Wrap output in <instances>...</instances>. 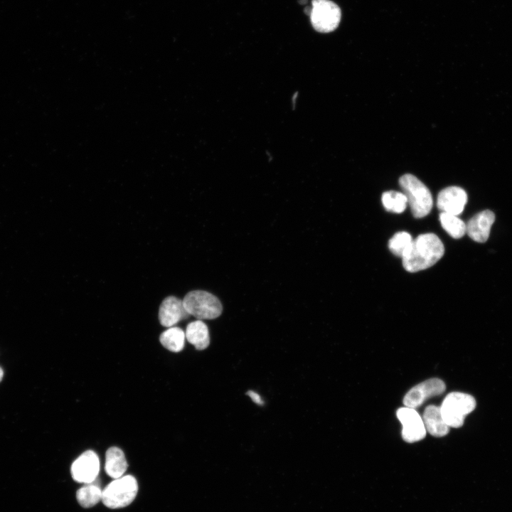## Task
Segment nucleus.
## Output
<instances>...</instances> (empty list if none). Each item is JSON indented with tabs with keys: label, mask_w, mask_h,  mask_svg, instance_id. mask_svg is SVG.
I'll return each mask as SVG.
<instances>
[{
	"label": "nucleus",
	"mask_w": 512,
	"mask_h": 512,
	"mask_svg": "<svg viewBox=\"0 0 512 512\" xmlns=\"http://www.w3.org/2000/svg\"><path fill=\"white\" fill-rule=\"evenodd\" d=\"M444 253L441 240L434 233H424L412 240L402 257V266L410 272L427 269L437 263Z\"/></svg>",
	"instance_id": "1"
},
{
	"label": "nucleus",
	"mask_w": 512,
	"mask_h": 512,
	"mask_svg": "<svg viewBox=\"0 0 512 512\" xmlns=\"http://www.w3.org/2000/svg\"><path fill=\"white\" fill-rule=\"evenodd\" d=\"M399 184L407 198L413 216L416 218L427 216L433 206L429 188L416 176L410 174L402 176Z\"/></svg>",
	"instance_id": "2"
},
{
	"label": "nucleus",
	"mask_w": 512,
	"mask_h": 512,
	"mask_svg": "<svg viewBox=\"0 0 512 512\" xmlns=\"http://www.w3.org/2000/svg\"><path fill=\"white\" fill-rule=\"evenodd\" d=\"M138 484L132 475L115 479L102 491V501L110 508H119L127 506L136 498Z\"/></svg>",
	"instance_id": "3"
},
{
	"label": "nucleus",
	"mask_w": 512,
	"mask_h": 512,
	"mask_svg": "<svg viewBox=\"0 0 512 512\" xmlns=\"http://www.w3.org/2000/svg\"><path fill=\"white\" fill-rule=\"evenodd\" d=\"M182 302L186 312L199 320L216 319L223 311L218 298L206 291L189 292L184 297Z\"/></svg>",
	"instance_id": "4"
},
{
	"label": "nucleus",
	"mask_w": 512,
	"mask_h": 512,
	"mask_svg": "<svg viewBox=\"0 0 512 512\" xmlns=\"http://www.w3.org/2000/svg\"><path fill=\"white\" fill-rule=\"evenodd\" d=\"M476 404L471 395L452 392L445 397L440 406L442 417L449 427H460L464 417L474 410Z\"/></svg>",
	"instance_id": "5"
},
{
	"label": "nucleus",
	"mask_w": 512,
	"mask_h": 512,
	"mask_svg": "<svg viewBox=\"0 0 512 512\" xmlns=\"http://www.w3.org/2000/svg\"><path fill=\"white\" fill-rule=\"evenodd\" d=\"M309 16L315 30L329 33L338 27L341 14L339 7L330 0H313Z\"/></svg>",
	"instance_id": "6"
},
{
	"label": "nucleus",
	"mask_w": 512,
	"mask_h": 512,
	"mask_svg": "<svg viewBox=\"0 0 512 512\" xmlns=\"http://www.w3.org/2000/svg\"><path fill=\"white\" fill-rule=\"evenodd\" d=\"M396 415L402 425V437L405 442L412 443L425 438L427 431L422 418L415 408L400 407Z\"/></svg>",
	"instance_id": "7"
},
{
	"label": "nucleus",
	"mask_w": 512,
	"mask_h": 512,
	"mask_svg": "<svg viewBox=\"0 0 512 512\" xmlns=\"http://www.w3.org/2000/svg\"><path fill=\"white\" fill-rule=\"evenodd\" d=\"M445 388V384L441 379H428L412 388L405 395L403 403L406 407L415 409L428 398L443 393Z\"/></svg>",
	"instance_id": "8"
},
{
	"label": "nucleus",
	"mask_w": 512,
	"mask_h": 512,
	"mask_svg": "<svg viewBox=\"0 0 512 512\" xmlns=\"http://www.w3.org/2000/svg\"><path fill=\"white\" fill-rule=\"evenodd\" d=\"M100 471V460L92 450L80 455L72 464L70 472L73 479L78 483L89 484L96 480Z\"/></svg>",
	"instance_id": "9"
},
{
	"label": "nucleus",
	"mask_w": 512,
	"mask_h": 512,
	"mask_svg": "<svg viewBox=\"0 0 512 512\" xmlns=\"http://www.w3.org/2000/svg\"><path fill=\"white\" fill-rule=\"evenodd\" d=\"M466 202L467 195L463 188L449 186L438 193L437 206L443 213L459 215L463 212Z\"/></svg>",
	"instance_id": "10"
},
{
	"label": "nucleus",
	"mask_w": 512,
	"mask_h": 512,
	"mask_svg": "<svg viewBox=\"0 0 512 512\" xmlns=\"http://www.w3.org/2000/svg\"><path fill=\"white\" fill-rule=\"evenodd\" d=\"M494 220L495 215L491 210H482L474 215L466 224V233L473 240L485 242L489 238Z\"/></svg>",
	"instance_id": "11"
},
{
	"label": "nucleus",
	"mask_w": 512,
	"mask_h": 512,
	"mask_svg": "<svg viewBox=\"0 0 512 512\" xmlns=\"http://www.w3.org/2000/svg\"><path fill=\"white\" fill-rule=\"evenodd\" d=\"M189 316L183 307L182 300L174 296L166 297L159 306V321L165 327H171Z\"/></svg>",
	"instance_id": "12"
},
{
	"label": "nucleus",
	"mask_w": 512,
	"mask_h": 512,
	"mask_svg": "<svg viewBox=\"0 0 512 512\" xmlns=\"http://www.w3.org/2000/svg\"><path fill=\"white\" fill-rule=\"evenodd\" d=\"M422 420L426 431L434 437H444L449 431V427L442 417L440 406L428 405L424 411Z\"/></svg>",
	"instance_id": "13"
},
{
	"label": "nucleus",
	"mask_w": 512,
	"mask_h": 512,
	"mask_svg": "<svg viewBox=\"0 0 512 512\" xmlns=\"http://www.w3.org/2000/svg\"><path fill=\"white\" fill-rule=\"evenodd\" d=\"M128 464L122 450L117 447L109 448L105 454V470L108 476L117 479L124 474Z\"/></svg>",
	"instance_id": "14"
},
{
	"label": "nucleus",
	"mask_w": 512,
	"mask_h": 512,
	"mask_svg": "<svg viewBox=\"0 0 512 512\" xmlns=\"http://www.w3.org/2000/svg\"><path fill=\"white\" fill-rule=\"evenodd\" d=\"M185 336L187 341L193 344L196 350H204L210 344L208 328L204 322L199 319L187 325Z\"/></svg>",
	"instance_id": "15"
},
{
	"label": "nucleus",
	"mask_w": 512,
	"mask_h": 512,
	"mask_svg": "<svg viewBox=\"0 0 512 512\" xmlns=\"http://www.w3.org/2000/svg\"><path fill=\"white\" fill-rule=\"evenodd\" d=\"M96 481V480H95ZM94 481L85 484L76 492V498L79 504L83 508H90L102 501V493L99 484Z\"/></svg>",
	"instance_id": "16"
},
{
	"label": "nucleus",
	"mask_w": 512,
	"mask_h": 512,
	"mask_svg": "<svg viewBox=\"0 0 512 512\" xmlns=\"http://www.w3.org/2000/svg\"><path fill=\"white\" fill-rule=\"evenodd\" d=\"M185 333L178 327H169L159 337L161 345L170 351L178 353L183 350L185 343Z\"/></svg>",
	"instance_id": "17"
},
{
	"label": "nucleus",
	"mask_w": 512,
	"mask_h": 512,
	"mask_svg": "<svg viewBox=\"0 0 512 512\" xmlns=\"http://www.w3.org/2000/svg\"><path fill=\"white\" fill-rule=\"evenodd\" d=\"M439 220L443 229L454 239L461 238L466 233V225L457 215L442 212Z\"/></svg>",
	"instance_id": "18"
},
{
	"label": "nucleus",
	"mask_w": 512,
	"mask_h": 512,
	"mask_svg": "<svg viewBox=\"0 0 512 512\" xmlns=\"http://www.w3.org/2000/svg\"><path fill=\"white\" fill-rule=\"evenodd\" d=\"M382 203L386 210L401 213L406 208L407 200L403 193L388 191L383 193Z\"/></svg>",
	"instance_id": "19"
},
{
	"label": "nucleus",
	"mask_w": 512,
	"mask_h": 512,
	"mask_svg": "<svg viewBox=\"0 0 512 512\" xmlns=\"http://www.w3.org/2000/svg\"><path fill=\"white\" fill-rule=\"evenodd\" d=\"M412 241L410 233L401 231L396 233L389 240L388 247L395 256L402 257Z\"/></svg>",
	"instance_id": "20"
},
{
	"label": "nucleus",
	"mask_w": 512,
	"mask_h": 512,
	"mask_svg": "<svg viewBox=\"0 0 512 512\" xmlns=\"http://www.w3.org/2000/svg\"><path fill=\"white\" fill-rule=\"evenodd\" d=\"M247 395L250 396V398L255 403L259 405H262L264 404V402L262 401L261 397L258 393L252 390H249L247 392Z\"/></svg>",
	"instance_id": "21"
},
{
	"label": "nucleus",
	"mask_w": 512,
	"mask_h": 512,
	"mask_svg": "<svg viewBox=\"0 0 512 512\" xmlns=\"http://www.w3.org/2000/svg\"><path fill=\"white\" fill-rule=\"evenodd\" d=\"M3 376H4V371H3L2 368L0 367V382L1 381V380L3 378Z\"/></svg>",
	"instance_id": "22"
}]
</instances>
